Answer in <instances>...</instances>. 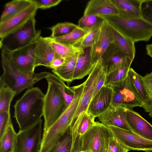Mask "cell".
Segmentation results:
<instances>
[{
  "mask_svg": "<svg viewBox=\"0 0 152 152\" xmlns=\"http://www.w3.org/2000/svg\"><path fill=\"white\" fill-rule=\"evenodd\" d=\"M45 94L37 87L28 89L16 102L13 117L20 130L26 129L42 120Z\"/></svg>",
  "mask_w": 152,
  "mask_h": 152,
  "instance_id": "cell-1",
  "label": "cell"
},
{
  "mask_svg": "<svg viewBox=\"0 0 152 152\" xmlns=\"http://www.w3.org/2000/svg\"><path fill=\"white\" fill-rule=\"evenodd\" d=\"M1 49L3 73L0 77V81L15 91L16 95L26 89L33 87L36 83L45 78L48 75V72H46L27 74L20 71L12 63L9 51Z\"/></svg>",
  "mask_w": 152,
  "mask_h": 152,
  "instance_id": "cell-2",
  "label": "cell"
},
{
  "mask_svg": "<svg viewBox=\"0 0 152 152\" xmlns=\"http://www.w3.org/2000/svg\"><path fill=\"white\" fill-rule=\"evenodd\" d=\"M100 16L122 35L134 42L148 41L152 37V25L141 17L126 18L118 15Z\"/></svg>",
  "mask_w": 152,
  "mask_h": 152,
  "instance_id": "cell-3",
  "label": "cell"
},
{
  "mask_svg": "<svg viewBox=\"0 0 152 152\" xmlns=\"http://www.w3.org/2000/svg\"><path fill=\"white\" fill-rule=\"evenodd\" d=\"M113 136L106 126L95 121L84 134L77 137L73 152H107Z\"/></svg>",
  "mask_w": 152,
  "mask_h": 152,
  "instance_id": "cell-4",
  "label": "cell"
},
{
  "mask_svg": "<svg viewBox=\"0 0 152 152\" xmlns=\"http://www.w3.org/2000/svg\"><path fill=\"white\" fill-rule=\"evenodd\" d=\"M84 86L83 82L71 87L74 93L72 100L58 119L46 132L47 137L51 141L54 142H58L72 126L82 94Z\"/></svg>",
  "mask_w": 152,
  "mask_h": 152,
  "instance_id": "cell-5",
  "label": "cell"
},
{
  "mask_svg": "<svg viewBox=\"0 0 152 152\" xmlns=\"http://www.w3.org/2000/svg\"><path fill=\"white\" fill-rule=\"evenodd\" d=\"M47 81L48 86L44 98L43 133L56 122L67 107L60 90L53 83Z\"/></svg>",
  "mask_w": 152,
  "mask_h": 152,
  "instance_id": "cell-6",
  "label": "cell"
},
{
  "mask_svg": "<svg viewBox=\"0 0 152 152\" xmlns=\"http://www.w3.org/2000/svg\"><path fill=\"white\" fill-rule=\"evenodd\" d=\"M35 16L23 26L14 32L0 39V48L11 52L36 42L41 36V31L36 29Z\"/></svg>",
  "mask_w": 152,
  "mask_h": 152,
  "instance_id": "cell-7",
  "label": "cell"
},
{
  "mask_svg": "<svg viewBox=\"0 0 152 152\" xmlns=\"http://www.w3.org/2000/svg\"><path fill=\"white\" fill-rule=\"evenodd\" d=\"M100 60L98 61L93 70L84 82L82 94L74 117L71 129L77 133L80 124L92 99L94 86L97 77L102 70Z\"/></svg>",
  "mask_w": 152,
  "mask_h": 152,
  "instance_id": "cell-8",
  "label": "cell"
},
{
  "mask_svg": "<svg viewBox=\"0 0 152 152\" xmlns=\"http://www.w3.org/2000/svg\"><path fill=\"white\" fill-rule=\"evenodd\" d=\"M112 88L114 94L112 104L129 110L135 107H143V102L128 75L123 81Z\"/></svg>",
  "mask_w": 152,
  "mask_h": 152,
  "instance_id": "cell-9",
  "label": "cell"
},
{
  "mask_svg": "<svg viewBox=\"0 0 152 152\" xmlns=\"http://www.w3.org/2000/svg\"><path fill=\"white\" fill-rule=\"evenodd\" d=\"M42 119L17 133L13 152H39L42 138Z\"/></svg>",
  "mask_w": 152,
  "mask_h": 152,
  "instance_id": "cell-10",
  "label": "cell"
},
{
  "mask_svg": "<svg viewBox=\"0 0 152 152\" xmlns=\"http://www.w3.org/2000/svg\"><path fill=\"white\" fill-rule=\"evenodd\" d=\"M113 136L130 150H152V141L145 139L134 132L112 125H105Z\"/></svg>",
  "mask_w": 152,
  "mask_h": 152,
  "instance_id": "cell-11",
  "label": "cell"
},
{
  "mask_svg": "<svg viewBox=\"0 0 152 152\" xmlns=\"http://www.w3.org/2000/svg\"><path fill=\"white\" fill-rule=\"evenodd\" d=\"M36 41L25 47L12 51H9L14 64L18 69L25 73H34L36 67L34 52Z\"/></svg>",
  "mask_w": 152,
  "mask_h": 152,
  "instance_id": "cell-12",
  "label": "cell"
},
{
  "mask_svg": "<svg viewBox=\"0 0 152 152\" xmlns=\"http://www.w3.org/2000/svg\"><path fill=\"white\" fill-rule=\"evenodd\" d=\"M33 3L7 20L0 23V38L1 39L23 26L31 18L35 16L38 9Z\"/></svg>",
  "mask_w": 152,
  "mask_h": 152,
  "instance_id": "cell-13",
  "label": "cell"
},
{
  "mask_svg": "<svg viewBox=\"0 0 152 152\" xmlns=\"http://www.w3.org/2000/svg\"><path fill=\"white\" fill-rule=\"evenodd\" d=\"M127 109L124 106L111 104L97 118L99 122L105 125L115 126L131 131L126 120Z\"/></svg>",
  "mask_w": 152,
  "mask_h": 152,
  "instance_id": "cell-14",
  "label": "cell"
},
{
  "mask_svg": "<svg viewBox=\"0 0 152 152\" xmlns=\"http://www.w3.org/2000/svg\"><path fill=\"white\" fill-rule=\"evenodd\" d=\"M101 64L107 75L121 67L130 60L113 42L103 54Z\"/></svg>",
  "mask_w": 152,
  "mask_h": 152,
  "instance_id": "cell-15",
  "label": "cell"
},
{
  "mask_svg": "<svg viewBox=\"0 0 152 152\" xmlns=\"http://www.w3.org/2000/svg\"><path fill=\"white\" fill-rule=\"evenodd\" d=\"M113 94L112 87L104 85L92 99L87 113L95 118L97 117L111 104Z\"/></svg>",
  "mask_w": 152,
  "mask_h": 152,
  "instance_id": "cell-16",
  "label": "cell"
},
{
  "mask_svg": "<svg viewBox=\"0 0 152 152\" xmlns=\"http://www.w3.org/2000/svg\"><path fill=\"white\" fill-rule=\"evenodd\" d=\"M112 42L110 30L105 21L101 27L97 39L90 47L89 54L92 64H96L101 59L103 54Z\"/></svg>",
  "mask_w": 152,
  "mask_h": 152,
  "instance_id": "cell-17",
  "label": "cell"
},
{
  "mask_svg": "<svg viewBox=\"0 0 152 152\" xmlns=\"http://www.w3.org/2000/svg\"><path fill=\"white\" fill-rule=\"evenodd\" d=\"M126 118L132 132L152 141V125L149 123L133 110L127 109Z\"/></svg>",
  "mask_w": 152,
  "mask_h": 152,
  "instance_id": "cell-18",
  "label": "cell"
},
{
  "mask_svg": "<svg viewBox=\"0 0 152 152\" xmlns=\"http://www.w3.org/2000/svg\"><path fill=\"white\" fill-rule=\"evenodd\" d=\"M58 55L44 37L40 36L36 41L34 50L35 67L43 66L48 68L52 61Z\"/></svg>",
  "mask_w": 152,
  "mask_h": 152,
  "instance_id": "cell-19",
  "label": "cell"
},
{
  "mask_svg": "<svg viewBox=\"0 0 152 152\" xmlns=\"http://www.w3.org/2000/svg\"><path fill=\"white\" fill-rule=\"evenodd\" d=\"M119 15V12L110 0H91L86 5L83 15Z\"/></svg>",
  "mask_w": 152,
  "mask_h": 152,
  "instance_id": "cell-20",
  "label": "cell"
},
{
  "mask_svg": "<svg viewBox=\"0 0 152 152\" xmlns=\"http://www.w3.org/2000/svg\"><path fill=\"white\" fill-rule=\"evenodd\" d=\"M106 22L110 30L112 42L127 58L133 61L136 52L134 42L123 36L112 25Z\"/></svg>",
  "mask_w": 152,
  "mask_h": 152,
  "instance_id": "cell-21",
  "label": "cell"
},
{
  "mask_svg": "<svg viewBox=\"0 0 152 152\" xmlns=\"http://www.w3.org/2000/svg\"><path fill=\"white\" fill-rule=\"evenodd\" d=\"M119 12V15L126 18L140 17L142 0H110Z\"/></svg>",
  "mask_w": 152,
  "mask_h": 152,
  "instance_id": "cell-22",
  "label": "cell"
},
{
  "mask_svg": "<svg viewBox=\"0 0 152 152\" xmlns=\"http://www.w3.org/2000/svg\"><path fill=\"white\" fill-rule=\"evenodd\" d=\"M44 38L54 52L64 59L79 53H85L84 49L78 46L68 45L61 43L50 36L45 37Z\"/></svg>",
  "mask_w": 152,
  "mask_h": 152,
  "instance_id": "cell-23",
  "label": "cell"
},
{
  "mask_svg": "<svg viewBox=\"0 0 152 152\" xmlns=\"http://www.w3.org/2000/svg\"><path fill=\"white\" fill-rule=\"evenodd\" d=\"M81 54H82L79 53L64 59L63 63L60 67L52 69V72L64 82L69 84L73 80L76 62L79 56Z\"/></svg>",
  "mask_w": 152,
  "mask_h": 152,
  "instance_id": "cell-24",
  "label": "cell"
},
{
  "mask_svg": "<svg viewBox=\"0 0 152 152\" xmlns=\"http://www.w3.org/2000/svg\"><path fill=\"white\" fill-rule=\"evenodd\" d=\"M90 50V48H86L85 53L79 56L74 72L73 80L81 79L89 75L96 64V63L92 64L91 63Z\"/></svg>",
  "mask_w": 152,
  "mask_h": 152,
  "instance_id": "cell-25",
  "label": "cell"
},
{
  "mask_svg": "<svg viewBox=\"0 0 152 152\" xmlns=\"http://www.w3.org/2000/svg\"><path fill=\"white\" fill-rule=\"evenodd\" d=\"M32 3V0H14L7 3L1 16L0 23L7 20Z\"/></svg>",
  "mask_w": 152,
  "mask_h": 152,
  "instance_id": "cell-26",
  "label": "cell"
},
{
  "mask_svg": "<svg viewBox=\"0 0 152 152\" xmlns=\"http://www.w3.org/2000/svg\"><path fill=\"white\" fill-rule=\"evenodd\" d=\"M133 61L130 60L121 67L107 74L104 85L112 87L123 81L128 76Z\"/></svg>",
  "mask_w": 152,
  "mask_h": 152,
  "instance_id": "cell-27",
  "label": "cell"
},
{
  "mask_svg": "<svg viewBox=\"0 0 152 152\" xmlns=\"http://www.w3.org/2000/svg\"><path fill=\"white\" fill-rule=\"evenodd\" d=\"M17 134L11 122L0 137V152H13Z\"/></svg>",
  "mask_w": 152,
  "mask_h": 152,
  "instance_id": "cell-28",
  "label": "cell"
},
{
  "mask_svg": "<svg viewBox=\"0 0 152 152\" xmlns=\"http://www.w3.org/2000/svg\"><path fill=\"white\" fill-rule=\"evenodd\" d=\"M105 21L100 16L93 15H83L78 21L77 26L89 32L101 28Z\"/></svg>",
  "mask_w": 152,
  "mask_h": 152,
  "instance_id": "cell-29",
  "label": "cell"
},
{
  "mask_svg": "<svg viewBox=\"0 0 152 152\" xmlns=\"http://www.w3.org/2000/svg\"><path fill=\"white\" fill-rule=\"evenodd\" d=\"M88 32L78 26L69 34L54 39L56 41L64 45L77 46L76 45L79 44Z\"/></svg>",
  "mask_w": 152,
  "mask_h": 152,
  "instance_id": "cell-30",
  "label": "cell"
},
{
  "mask_svg": "<svg viewBox=\"0 0 152 152\" xmlns=\"http://www.w3.org/2000/svg\"><path fill=\"white\" fill-rule=\"evenodd\" d=\"M128 75L143 102V108L144 110L147 105L148 100L143 83L142 77L131 68L129 70Z\"/></svg>",
  "mask_w": 152,
  "mask_h": 152,
  "instance_id": "cell-31",
  "label": "cell"
},
{
  "mask_svg": "<svg viewBox=\"0 0 152 152\" xmlns=\"http://www.w3.org/2000/svg\"><path fill=\"white\" fill-rule=\"evenodd\" d=\"M16 92L7 86H0V112L10 111L11 103Z\"/></svg>",
  "mask_w": 152,
  "mask_h": 152,
  "instance_id": "cell-32",
  "label": "cell"
},
{
  "mask_svg": "<svg viewBox=\"0 0 152 152\" xmlns=\"http://www.w3.org/2000/svg\"><path fill=\"white\" fill-rule=\"evenodd\" d=\"M78 26L77 25L71 22L58 23L50 28L51 31L50 37L55 38L63 36L70 33Z\"/></svg>",
  "mask_w": 152,
  "mask_h": 152,
  "instance_id": "cell-33",
  "label": "cell"
},
{
  "mask_svg": "<svg viewBox=\"0 0 152 152\" xmlns=\"http://www.w3.org/2000/svg\"><path fill=\"white\" fill-rule=\"evenodd\" d=\"M147 97V104L144 110L148 113L150 117H152V72L142 77Z\"/></svg>",
  "mask_w": 152,
  "mask_h": 152,
  "instance_id": "cell-34",
  "label": "cell"
},
{
  "mask_svg": "<svg viewBox=\"0 0 152 152\" xmlns=\"http://www.w3.org/2000/svg\"><path fill=\"white\" fill-rule=\"evenodd\" d=\"M72 139L69 129L50 152H71Z\"/></svg>",
  "mask_w": 152,
  "mask_h": 152,
  "instance_id": "cell-35",
  "label": "cell"
},
{
  "mask_svg": "<svg viewBox=\"0 0 152 152\" xmlns=\"http://www.w3.org/2000/svg\"><path fill=\"white\" fill-rule=\"evenodd\" d=\"M140 17L152 25V0H142Z\"/></svg>",
  "mask_w": 152,
  "mask_h": 152,
  "instance_id": "cell-36",
  "label": "cell"
},
{
  "mask_svg": "<svg viewBox=\"0 0 152 152\" xmlns=\"http://www.w3.org/2000/svg\"><path fill=\"white\" fill-rule=\"evenodd\" d=\"M101 27L89 32L77 46L84 49L90 48L97 39L100 33Z\"/></svg>",
  "mask_w": 152,
  "mask_h": 152,
  "instance_id": "cell-37",
  "label": "cell"
},
{
  "mask_svg": "<svg viewBox=\"0 0 152 152\" xmlns=\"http://www.w3.org/2000/svg\"><path fill=\"white\" fill-rule=\"evenodd\" d=\"M95 118L86 112L77 131L78 137L83 135L95 122Z\"/></svg>",
  "mask_w": 152,
  "mask_h": 152,
  "instance_id": "cell-38",
  "label": "cell"
},
{
  "mask_svg": "<svg viewBox=\"0 0 152 152\" xmlns=\"http://www.w3.org/2000/svg\"><path fill=\"white\" fill-rule=\"evenodd\" d=\"M129 150L113 136L110 141L107 152H128Z\"/></svg>",
  "mask_w": 152,
  "mask_h": 152,
  "instance_id": "cell-39",
  "label": "cell"
},
{
  "mask_svg": "<svg viewBox=\"0 0 152 152\" xmlns=\"http://www.w3.org/2000/svg\"><path fill=\"white\" fill-rule=\"evenodd\" d=\"M11 122L10 111L0 112V137L3 134Z\"/></svg>",
  "mask_w": 152,
  "mask_h": 152,
  "instance_id": "cell-40",
  "label": "cell"
},
{
  "mask_svg": "<svg viewBox=\"0 0 152 152\" xmlns=\"http://www.w3.org/2000/svg\"><path fill=\"white\" fill-rule=\"evenodd\" d=\"M38 9H46L58 4L61 0H32Z\"/></svg>",
  "mask_w": 152,
  "mask_h": 152,
  "instance_id": "cell-41",
  "label": "cell"
},
{
  "mask_svg": "<svg viewBox=\"0 0 152 152\" xmlns=\"http://www.w3.org/2000/svg\"><path fill=\"white\" fill-rule=\"evenodd\" d=\"M106 75V74L102 69L95 83L93 89L92 98L104 86Z\"/></svg>",
  "mask_w": 152,
  "mask_h": 152,
  "instance_id": "cell-42",
  "label": "cell"
},
{
  "mask_svg": "<svg viewBox=\"0 0 152 152\" xmlns=\"http://www.w3.org/2000/svg\"><path fill=\"white\" fill-rule=\"evenodd\" d=\"M64 61V59L58 55L52 61L48 68L52 69H56L63 64Z\"/></svg>",
  "mask_w": 152,
  "mask_h": 152,
  "instance_id": "cell-43",
  "label": "cell"
},
{
  "mask_svg": "<svg viewBox=\"0 0 152 152\" xmlns=\"http://www.w3.org/2000/svg\"><path fill=\"white\" fill-rule=\"evenodd\" d=\"M146 49L147 54L152 58V43L147 44Z\"/></svg>",
  "mask_w": 152,
  "mask_h": 152,
  "instance_id": "cell-44",
  "label": "cell"
},
{
  "mask_svg": "<svg viewBox=\"0 0 152 152\" xmlns=\"http://www.w3.org/2000/svg\"><path fill=\"white\" fill-rule=\"evenodd\" d=\"M145 151V152H152V150H147Z\"/></svg>",
  "mask_w": 152,
  "mask_h": 152,
  "instance_id": "cell-45",
  "label": "cell"
},
{
  "mask_svg": "<svg viewBox=\"0 0 152 152\" xmlns=\"http://www.w3.org/2000/svg\"><path fill=\"white\" fill-rule=\"evenodd\" d=\"M84 152L83 151H79V152Z\"/></svg>",
  "mask_w": 152,
  "mask_h": 152,
  "instance_id": "cell-46",
  "label": "cell"
}]
</instances>
